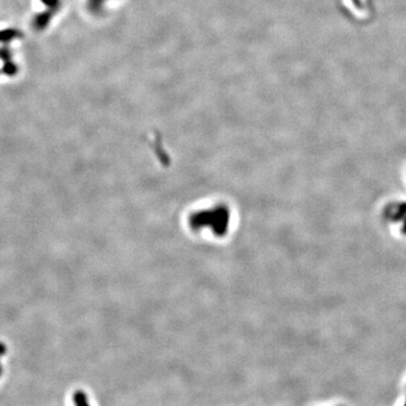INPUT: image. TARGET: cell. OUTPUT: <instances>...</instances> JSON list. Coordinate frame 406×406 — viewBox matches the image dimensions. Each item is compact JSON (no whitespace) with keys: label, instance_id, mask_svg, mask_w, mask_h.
<instances>
[{"label":"cell","instance_id":"cell-1","mask_svg":"<svg viewBox=\"0 0 406 406\" xmlns=\"http://www.w3.org/2000/svg\"><path fill=\"white\" fill-rule=\"evenodd\" d=\"M74 402H75L76 406H89V404L87 402V396H86V394L81 391H78L75 393Z\"/></svg>","mask_w":406,"mask_h":406},{"label":"cell","instance_id":"cell-2","mask_svg":"<svg viewBox=\"0 0 406 406\" xmlns=\"http://www.w3.org/2000/svg\"><path fill=\"white\" fill-rule=\"evenodd\" d=\"M5 352H6V346L0 343V356L4 355V354H5Z\"/></svg>","mask_w":406,"mask_h":406},{"label":"cell","instance_id":"cell-3","mask_svg":"<svg viewBox=\"0 0 406 406\" xmlns=\"http://www.w3.org/2000/svg\"><path fill=\"white\" fill-rule=\"evenodd\" d=\"M2 373H3V367L0 365V376H2Z\"/></svg>","mask_w":406,"mask_h":406}]
</instances>
